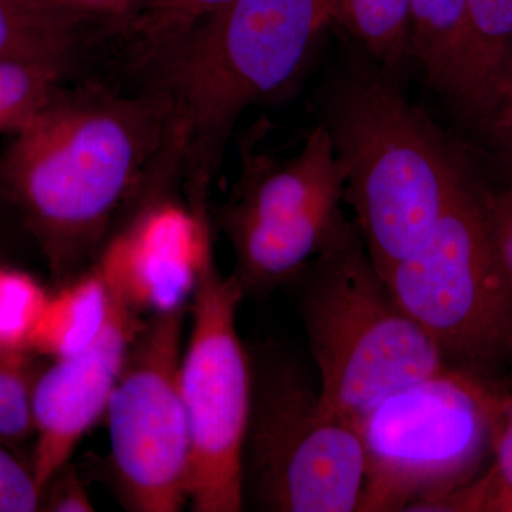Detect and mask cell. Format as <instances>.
Here are the masks:
<instances>
[{
    "mask_svg": "<svg viewBox=\"0 0 512 512\" xmlns=\"http://www.w3.org/2000/svg\"><path fill=\"white\" fill-rule=\"evenodd\" d=\"M207 205L185 211L147 202L107 238L93 268L111 296L141 316L187 305L197 281L202 244L210 237Z\"/></svg>",
    "mask_w": 512,
    "mask_h": 512,
    "instance_id": "12",
    "label": "cell"
},
{
    "mask_svg": "<svg viewBox=\"0 0 512 512\" xmlns=\"http://www.w3.org/2000/svg\"><path fill=\"white\" fill-rule=\"evenodd\" d=\"M42 511L92 512L94 505L73 464H64L50 478L42 493Z\"/></svg>",
    "mask_w": 512,
    "mask_h": 512,
    "instance_id": "25",
    "label": "cell"
},
{
    "mask_svg": "<svg viewBox=\"0 0 512 512\" xmlns=\"http://www.w3.org/2000/svg\"><path fill=\"white\" fill-rule=\"evenodd\" d=\"M252 394L242 485L269 512H359L365 454L355 424L332 412L301 363L251 355Z\"/></svg>",
    "mask_w": 512,
    "mask_h": 512,
    "instance_id": "6",
    "label": "cell"
},
{
    "mask_svg": "<svg viewBox=\"0 0 512 512\" xmlns=\"http://www.w3.org/2000/svg\"><path fill=\"white\" fill-rule=\"evenodd\" d=\"M322 107L345 175V204L384 276L429 241L471 171L373 60L343 70Z\"/></svg>",
    "mask_w": 512,
    "mask_h": 512,
    "instance_id": "3",
    "label": "cell"
},
{
    "mask_svg": "<svg viewBox=\"0 0 512 512\" xmlns=\"http://www.w3.org/2000/svg\"><path fill=\"white\" fill-rule=\"evenodd\" d=\"M187 311L183 305L143 319L104 414L110 476L128 511L190 504L191 430L180 382Z\"/></svg>",
    "mask_w": 512,
    "mask_h": 512,
    "instance_id": "10",
    "label": "cell"
},
{
    "mask_svg": "<svg viewBox=\"0 0 512 512\" xmlns=\"http://www.w3.org/2000/svg\"><path fill=\"white\" fill-rule=\"evenodd\" d=\"M319 392L355 424L387 394L447 366L377 271L356 228L291 282Z\"/></svg>",
    "mask_w": 512,
    "mask_h": 512,
    "instance_id": "5",
    "label": "cell"
},
{
    "mask_svg": "<svg viewBox=\"0 0 512 512\" xmlns=\"http://www.w3.org/2000/svg\"><path fill=\"white\" fill-rule=\"evenodd\" d=\"M242 168L218 224L234 251L245 296L289 285L305 266L357 228L343 211L345 175L328 130L319 123L298 154L278 160L249 138Z\"/></svg>",
    "mask_w": 512,
    "mask_h": 512,
    "instance_id": "8",
    "label": "cell"
},
{
    "mask_svg": "<svg viewBox=\"0 0 512 512\" xmlns=\"http://www.w3.org/2000/svg\"><path fill=\"white\" fill-rule=\"evenodd\" d=\"M512 384L458 367L387 394L356 423L365 454L359 512L431 511L490 463Z\"/></svg>",
    "mask_w": 512,
    "mask_h": 512,
    "instance_id": "4",
    "label": "cell"
},
{
    "mask_svg": "<svg viewBox=\"0 0 512 512\" xmlns=\"http://www.w3.org/2000/svg\"><path fill=\"white\" fill-rule=\"evenodd\" d=\"M109 303L107 286L93 266L59 286L50 295L37 326L32 352L52 360L76 355L99 335L109 313Z\"/></svg>",
    "mask_w": 512,
    "mask_h": 512,
    "instance_id": "14",
    "label": "cell"
},
{
    "mask_svg": "<svg viewBox=\"0 0 512 512\" xmlns=\"http://www.w3.org/2000/svg\"><path fill=\"white\" fill-rule=\"evenodd\" d=\"M383 278L447 366L512 384V291L473 174L429 241Z\"/></svg>",
    "mask_w": 512,
    "mask_h": 512,
    "instance_id": "7",
    "label": "cell"
},
{
    "mask_svg": "<svg viewBox=\"0 0 512 512\" xmlns=\"http://www.w3.org/2000/svg\"><path fill=\"white\" fill-rule=\"evenodd\" d=\"M49 298L28 272L0 265V353L29 356Z\"/></svg>",
    "mask_w": 512,
    "mask_h": 512,
    "instance_id": "19",
    "label": "cell"
},
{
    "mask_svg": "<svg viewBox=\"0 0 512 512\" xmlns=\"http://www.w3.org/2000/svg\"><path fill=\"white\" fill-rule=\"evenodd\" d=\"M29 356L0 353V443L18 453L33 437L32 392L36 375Z\"/></svg>",
    "mask_w": 512,
    "mask_h": 512,
    "instance_id": "22",
    "label": "cell"
},
{
    "mask_svg": "<svg viewBox=\"0 0 512 512\" xmlns=\"http://www.w3.org/2000/svg\"><path fill=\"white\" fill-rule=\"evenodd\" d=\"M512 512V394L493 456L483 473L433 512Z\"/></svg>",
    "mask_w": 512,
    "mask_h": 512,
    "instance_id": "21",
    "label": "cell"
},
{
    "mask_svg": "<svg viewBox=\"0 0 512 512\" xmlns=\"http://www.w3.org/2000/svg\"><path fill=\"white\" fill-rule=\"evenodd\" d=\"M63 18L79 23L87 18L128 19L146 0H37Z\"/></svg>",
    "mask_w": 512,
    "mask_h": 512,
    "instance_id": "26",
    "label": "cell"
},
{
    "mask_svg": "<svg viewBox=\"0 0 512 512\" xmlns=\"http://www.w3.org/2000/svg\"><path fill=\"white\" fill-rule=\"evenodd\" d=\"M170 117L158 90L62 86L0 154V195L36 239L57 288L96 262L117 212L164 153Z\"/></svg>",
    "mask_w": 512,
    "mask_h": 512,
    "instance_id": "1",
    "label": "cell"
},
{
    "mask_svg": "<svg viewBox=\"0 0 512 512\" xmlns=\"http://www.w3.org/2000/svg\"><path fill=\"white\" fill-rule=\"evenodd\" d=\"M191 298L180 369L191 430L190 507L239 512L245 507L242 453L252 394L251 352L237 328L245 293L234 274H221L211 237L202 244Z\"/></svg>",
    "mask_w": 512,
    "mask_h": 512,
    "instance_id": "9",
    "label": "cell"
},
{
    "mask_svg": "<svg viewBox=\"0 0 512 512\" xmlns=\"http://www.w3.org/2000/svg\"><path fill=\"white\" fill-rule=\"evenodd\" d=\"M228 0H146L127 19L147 56L158 59L177 45L200 20Z\"/></svg>",
    "mask_w": 512,
    "mask_h": 512,
    "instance_id": "20",
    "label": "cell"
},
{
    "mask_svg": "<svg viewBox=\"0 0 512 512\" xmlns=\"http://www.w3.org/2000/svg\"><path fill=\"white\" fill-rule=\"evenodd\" d=\"M330 23L329 0H228L158 57L188 200L208 198L239 117L295 89Z\"/></svg>",
    "mask_w": 512,
    "mask_h": 512,
    "instance_id": "2",
    "label": "cell"
},
{
    "mask_svg": "<svg viewBox=\"0 0 512 512\" xmlns=\"http://www.w3.org/2000/svg\"><path fill=\"white\" fill-rule=\"evenodd\" d=\"M42 511V488L29 461L0 443V512Z\"/></svg>",
    "mask_w": 512,
    "mask_h": 512,
    "instance_id": "23",
    "label": "cell"
},
{
    "mask_svg": "<svg viewBox=\"0 0 512 512\" xmlns=\"http://www.w3.org/2000/svg\"><path fill=\"white\" fill-rule=\"evenodd\" d=\"M338 23L384 70L396 73L409 52V0H329Z\"/></svg>",
    "mask_w": 512,
    "mask_h": 512,
    "instance_id": "17",
    "label": "cell"
},
{
    "mask_svg": "<svg viewBox=\"0 0 512 512\" xmlns=\"http://www.w3.org/2000/svg\"><path fill=\"white\" fill-rule=\"evenodd\" d=\"M467 0H409V52L430 86L448 94L463 36Z\"/></svg>",
    "mask_w": 512,
    "mask_h": 512,
    "instance_id": "16",
    "label": "cell"
},
{
    "mask_svg": "<svg viewBox=\"0 0 512 512\" xmlns=\"http://www.w3.org/2000/svg\"><path fill=\"white\" fill-rule=\"evenodd\" d=\"M76 25L37 0H0V62L67 64Z\"/></svg>",
    "mask_w": 512,
    "mask_h": 512,
    "instance_id": "15",
    "label": "cell"
},
{
    "mask_svg": "<svg viewBox=\"0 0 512 512\" xmlns=\"http://www.w3.org/2000/svg\"><path fill=\"white\" fill-rule=\"evenodd\" d=\"M67 64L0 62V133L15 136L35 119L62 87Z\"/></svg>",
    "mask_w": 512,
    "mask_h": 512,
    "instance_id": "18",
    "label": "cell"
},
{
    "mask_svg": "<svg viewBox=\"0 0 512 512\" xmlns=\"http://www.w3.org/2000/svg\"><path fill=\"white\" fill-rule=\"evenodd\" d=\"M483 126L488 128L495 146L512 168V63L497 103L484 120Z\"/></svg>",
    "mask_w": 512,
    "mask_h": 512,
    "instance_id": "27",
    "label": "cell"
},
{
    "mask_svg": "<svg viewBox=\"0 0 512 512\" xmlns=\"http://www.w3.org/2000/svg\"><path fill=\"white\" fill-rule=\"evenodd\" d=\"M110 295V293H109ZM143 319L110 295L99 335L76 355L37 373L32 392L30 467L39 487L69 463L74 448L106 414L128 346Z\"/></svg>",
    "mask_w": 512,
    "mask_h": 512,
    "instance_id": "11",
    "label": "cell"
},
{
    "mask_svg": "<svg viewBox=\"0 0 512 512\" xmlns=\"http://www.w3.org/2000/svg\"><path fill=\"white\" fill-rule=\"evenodd\" d=\"M512 63V0H467L451 97L468 119L483 124Z\"/></svg>",
    "mask_w": 512,
    "mask_h": 512,
    "instance_id": "13",
    "label": "cell"
},
{
    "mask_svg": "<svg viewBox=\"0 0 512 512\" xmlns=\"http://www.w3.org/2000/svg\"><path fill=\"white\" fill-rule=\"evenodd\" d=\"M480 198L495 255L512 291V183L491 188L480 181Z\"/></svg>",
    "mask_w": 512,
    "mask_h": 512,
    "instance_id": "24",
    "label": "cell"
}]
</instances>
